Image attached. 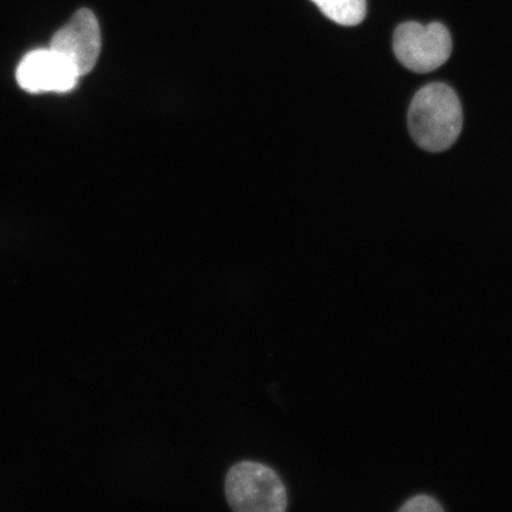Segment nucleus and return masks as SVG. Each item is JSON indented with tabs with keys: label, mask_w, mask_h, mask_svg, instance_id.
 I'll return each instance as SVG.
<instances>
[{
	"label": "nucleus",
	"mask_w": 512,
	"mask_h": 512,
	"mask_svg": "<svg viewBox=\"0 0 512 512\" xmlns=\"http://www.w3.org/2000/svg\"><path fill=\"white\" fill-rule=\"evenodd\" d=\"M408 126L421 149H450L463 128V110L457 94L444 83L421 88L409 107Z\"/></svg>",
	"instance_id": "obj_1"
},
{
	"label": "nucleus",
	"mask_w": 512,
	"mask_h": 512,
	"mask_svg": "<svg viewBox=\"0 0 512 512\" xmlns=\"http://www.w3.org/2000/svg\"><path fill=\"white\" fill-rule=\"evenodd\" d=\"M227 501L239 512H283L287 508L285 485L277 472L254 462L236 464L226 477Z\"/></svg>",
	"instance_id": "obj_2"
},
{
	"label": "nucleus",
	"mask_w": 512,
	"mask_h": 512,
	"mask_svg": "<svg viewBox=\"0 0 512 512\" xmlns=\"http://www.w3.org/2000/svg\"><path fill=\"white\" fill-rule=\"evenodd\" d=\"M396 59L415 73H430L443 66L452 53V37L445 25L403 23L395 30Z\"/></svg>",
	"instance_id": "obj_3"
},
{
	"label": "nucleus",
	"mask_w": 512,
	"mask_h": 512,
	"mask_svg": "<svg viewBox=\"0 0 512 512\" xmlns=\"http://www.w3.org/2000/svg\"><path fill=\"white\" fill-rule=\"evenodd\" d=\"M50 49L72 64L80 78L91 72L101 51L99 22L93 12L87 9L75 12L68 23L56 32Z\"/></svg>",
	"instance_id": "obj_4"
},
{
	"label": "nucleus",
	"mask_w": 512,
	"mask_h": 512,
	"mask_svg": "<svg viewBox=\"0 0 512 512\" xmlns=\"http://www.w3.org/2000/svg\"><path fill=\"white\" fill-rule=\"evenodd\" d=\"M79 78L72 64L50 48L32 51L17 69L18 85L30 93H66Z\"/></svg>",
	"instance_id": "obj_5"
},
{
	"label": "nucleus",
	"mask_w": 512,
	"mask_h": 512,
	"mask_svg": "<svg viewBox=\"0 0 512 512\" xmlns=\"http://www.w3.org/2000/svg\"><path fill=\"white\" fill-rule=\"evenodd\" d=\"M332 22L355 27L367 15V0H311Z\"/></svg>",
	"instance_id": "obj_6"
},
{
	"label": "nucleus",
	"mask_w": 512,
	"mask_h": 512,
	"mask_svg": "<svg viewBox=\"0 0 512 512\" xmlns=\"http://www.w3.org/2000/svg\"><path fill=\"white\" fill-rule=\"evenodd\" d=\"M401 511H443V507L434 498L426 495L416 496L400 509Z\"/></svg>",
	"instance_id": "obj_7"
}]
</instances>
